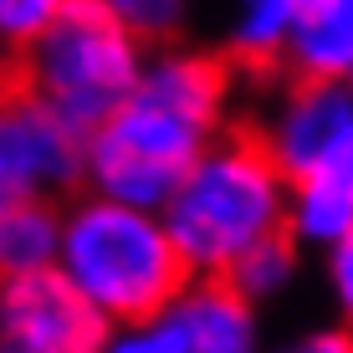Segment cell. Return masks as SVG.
I'll use <instances>...</instances> for the list:
<instances>
[{"label": "cell", "instance_id": "1", "mask_svg": "<svg viewBox=\"0 0 353 353\" xmlns=\"http://www.w3.org/2000/svg\"><path fill=\"white\" fill-rule=\"evenodd\" d=\"M236 67L205 46H149L133 92L82 139V190L164 210L185 169L230 128Z\"/></svg>", "mask_w": 353, "mask_h": 353}, {"label": "cell", "instance_id": "2", "mask_svg": "<svg viewBox=\"0 0 353 353\" xmlns=\"http://www.w3.org/2000/svg\"><path fill=\"white\" fill-rule=\"evenodd\" d=\"M159 221L190 276H225L251 246L282 236L287 179L261 149L256 128H225L185 169Z\"/></svg>", "mask_w": 353, "mask_h": 353}, {"label": "cell", "instance_id": "3", "mask_svg": "<svg viewBox=\"0 0 353 353\" xmlns=\"http://www.w3.org/2000/svg\"><path fill=\"white\" fill-rule=\"evenodd\" d=\"M52 266L82 292V302L108 327L149 323L190 282L159 210L118 205L92 190H77L57 205Z\"/></svg>", "mask_w": 353, "mask_h": 353}, {"label": "cell", "instance_id": "4", "mask_svg": "<svg viewBox=\"0 0 353 353\" xmlns=\"http://www.w3.org/2000/svg\"><path fill=\"white\" fill-rule=\"evenodd\" d=\"M149 46L113 10L92 0H67L41 36L16 52V88H26L46 113H57L72 133H88L133 92Z\"/></svg>", "mask_w": 353, "mask_h": 353}, {"label": "cell", "instance_id": "5", "mask_svg": "<svg viewBox=\"0 0 353 353\" xmlns=\"http://www.w3.org/2000/svg\"><path fill=\"white\" fill-rule=\"evenodd\" d=\"M82 190V133L26 88H0V205H62Z\"/></svg>", "mask_w": 353, "mask_h": 353}, {"label": "cell", "instance_id": "6", "mask_svg": "<svg viewBox=\"0 0 353 353\" xmlns=\"http://www.w3.org/2000/svg\"><path fill=\"white\" fill-rule=\"evenodd\" d=\"M261 149L282 179H307L323 169H353V92L348 82H287L256 128Z\"/></svg>", "mask_w": 353, "mask_h": 353}, {"label": "cell", "instance_id": "7", "mask_svg": "<svg viewBox=\"0 0 353 353\" xmlns=\"http://www.w3.org/2000/svg\"><path fill=\"white\" fill-rule=\"evenodd\" d=\"M108 323L57 266L0 282V348L6 353H97Z\"/></svg>", "mask_w": 353, "mask_h": 353}, {"label": "cell", "instance_id": "8", "mask_svg": "<svg viewBox=\"0 0 353 353\" xmlns=\"http://www.w3.org/2000/svg\"><path fill=\"white\" fill-rule=\"evenodd\" d=\"M164 353H266V312L251 307L225 276H190L154 312Z\"/></svg>", "mask_w": 353, "mask_h": 353}, {"label": "cell", "instance_id": "9", "mask_svg": "<svg viewBox=\"0 0 353 353\" xmlns=\"http://www.w3.org/2000/svg\"><path fill=\"white\" fill-rule=\"evenodd\" d=\"M282 67L292 82H348L353 72V0H302Z\"/></svg>", "mask_w": 353, "mask_h": 353}, {"label": "cell", "instance_id": "10", "mask_svg": "<svg viewBox=\"0 0 353 353\" xmlns=\"http://www.w3.org/2000/svg\"><path fill=\"white\" fill-rule=\"evenodd\" d=\"M282 236L302 256H323L353 241V169H323V174L292 179Z\"/></svg>", "mask_w": 353, "mask_h": 353}, {"label": "cell", "instance_id": "11", "mask_svg": "<svg viewBox=\"0 0 353 353\" xmlns=\"http://www.w3.org/2000/svg\"><path fill=\"white\" fill-rule=\"evenodd\" d=\"M297 0H236L230 10V67L246 72H276L287 52Z\"/></svg>", "mask_w": 353, "mask_h": 353}, {"label": "cell", "instance_id": "12", "mask_svg": "<svg viewBox=\"0 0 353 353\" xmlns=\"http://www.w3.org/2000/svg\"><path fill=\"white\" fill-rule=\"evenodd\" d=\"M302 266H307V256H302L297 246H292L287 236H272L261 241V246H251L246 256H241L236 266L225 272V282L241 292V297L251 302V307H276V302L287 297L292 287L302 282Z\"/></svg>", "mask_w": 353, "mask_h": 353}, {"label": "cell", "instance_id": "13", "mask_svg": "<svg viewBox=\"0 0 353 353\" xmlns=\"http://www.w3.org/2000/svg\"><path fill=\"white\" fill-rule=\"evenodd\" d=\"M57 256V205H0V282Z\"/></svg>", "mask_w": 353, "mask_h": 353}, {"label": "cell", "instance_id": "14", "mask_svg": "<svg viewBox=\"0 0 353 353\" xmlns=\"http://www.w3.org/2000/svg\"><path fill=\"white\" fill-rule=\"evenodd\" d=\"M92 6L113 10L143 46H169L179 36V26H185L190 0H92Z\"/></svg>", "mask_w": 353, "mask_h": 353}, {"label": "cell", "instance_id": "15", "mask_svg": "<svg viewBox=\"0 0 353 353\" xmlns=\"http://www.w3.org/2000/svg\"><path fill=\"white\" fill-rule=\"evenodd\" d=\"M62 6H67V0H0V46L21 52L31 36H41V26Z\"/></svg>", "mask_w": 353, "mask_h": 353}, {"label": "cell", "instance_id": "16", "mask_svg": "<svg viewBox=\"0 0 353 353\" xmlns=\"http://www.w3.org/2000/svg\"><path fill=\"white\" fill-rule=\"evenodd\" d=\"M266 353H353V333L348 323H312V327H297V333L266 343Z\"/></svg>", "mask_w": 353, "mask_h": 353}, {"label": "cell", "instance_id": "17", "mask_svg": "<svg viewBox=\"0 0 353 353\" xmlns=\"http://www.w3.org/2000/svg\"><path fill=\"white\" fill-rule=\"evenodd\" d=\"M318 272H323V287H327V297H333L338 318H348V307H353V241L323 251V256H318Z\"/></svg>", "mask_w": 353, "mask_h": 353}, {"label": "cell", "instance_id": "18", "mask_svg": "<svg viewBox=\"0 0 353 353\" xmlns=\"http://www.w3.org/2000/svg\"><path fill=\"white\" fill-rule=\"evenodd\" d=\"M97 353H164V343L154 333V323H123V327H108Z\"/></svg>", "mask_w": 353, "mask_h": 353}, {"label": "cell", "instance_id": "19", "mask_svg": "<svg viewBox=\"0 0 353 353\" xmlns=\"http://www.w3.org/2000/svg\"><path fill=\"white\" fill-rule=\"evenodd\" d=\"M10 82H16V52L0 46V88H10Z\"/></svg>", "mask_w": 353, "mask_h": 353}, {"label": "cell", "instance_id": "20", "mask_svg": "<svg viewBox=\"0 0 353 353\" xmlns=\"http://www.w3.org/2000/svg\"><path fill=\"white\" fill-rule=\"evenodd\" d=\"M297 6H302V0H297Z\"/></svg>", "mask_w": 353, "mask_h": 353}, {"label": "cell", "instance_id": "21", "mask_svg": "<svg viewBox=\"0 0 353 353\" xmlns=\"http://www.w3.org/2000/svg\"><path fill=\"white\" fill-rule=\"evenodd\" d=\"M0 353H6V348H0Z\"/></svg>", "mask_w": 353, "mask_h": 353}]
</instances>
